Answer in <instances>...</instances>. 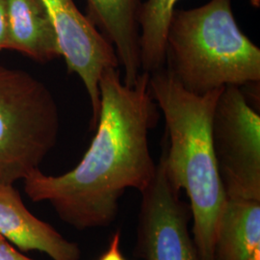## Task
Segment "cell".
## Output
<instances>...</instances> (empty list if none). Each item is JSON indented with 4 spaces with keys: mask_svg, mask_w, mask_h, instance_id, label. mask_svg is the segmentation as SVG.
I'll return each mask as SVG.
<instances>
[{
    "mask_svg": "<svg viewBox=\"0 0 260 260\" xmlns=\"http://www.w3.org/2000/svg\"><path fill=\"white\" fill-rule=\"evenodd\" d=\"M149 86L163 112L168 179L190 200L193 240L201 260L214 259L216 233L226 203L212 139V121L223 88L204 94L187 91L164 67L149 74Z\"/></svg>",
    "mask_w": 260,
    "mask_h": 260,
    "instance_id": "cell-2",
    "label": "cell"
},
{
    "mask_svg": "<svg viewBox=\"0 0 260 260\" xmlns=\"http://www.w3.org/2000/svg\"><path fill=\"white\" fill-rule=\"evenodd\" d=\"M166 45L165 68L191 93L259 83V47L240 30L232 0L175 10Z\"/></svg>",
    "mask_w": 260,
    "mask_h": 260,
    "instance_id": "cell-3",
    "label": "cell"
},
{
    "mask_svg": "<svg viewBox=\"0 0 260 260\" xmlns=\"http://www.w3.org/2000/svg\"><path fill=\"white\" fill-rule=\"evenodd\" d=\"M59 111L47 85L0 65V183L24 180L55 147Z\"/></svg>",
    "mask_w": 260,
    "mask_h": 260,
    "instance_id": "cell-4",
    "label": "cell"
},
{
    "mask_svg": "<svg viewBox=\"0 0 260 260\" xmlns=\"http://www.w3.org/2000/svg\"><path fill=\"white\" fill-rule=\"evenodd\" d=\"M9 48V27L5 0H0V51Z\"/></svg>",
    "mask_w": 260,
    "mask_h": 260,
    "instance_id": "cell-14",
    "label": "cell"
},
{
    "mask_svg": "<svg viewBox=\"0 0 260 260\" xmlns=\"http://www.w3.org/2000/svg\"><path fill=\"white\" fill-rule=\"evenodd\" d=\"M98 260H126L121 251V232L113 234L108 248Z\"/></svg>",
    "mask_w": 260,
    "mask_h": 260,
    "instance_id": "cell-13",
    "label": "cell"
},
{
    "mask_svg": "<svg viewBox=\"0 0 260 260\" xmlns=\"http://www.w3.org/2000/svg\"><path fill=\"white\" fill-rule=\"evenodd\" d=\"M87 18L111 44L123 69L122 82L134 86L142 73L138 24L140 0H86Z\"/></svg>",
    "mask_w": 260,
    "mask_h": 260,
    "instance_id": "cell-9",
    "label": "cell"
},
{
    "mask_svg": "<svg viewBox=\"0 0 260 260\" xmlns=\"http://www.w3.org/2000/svg\"><path fill=\"white\" fill-rule=\"evenodd\" d=\"M251 1V4L255 7V8H258L260 6V0H250Z\"/></svg>",
    "mask_w": 260,
    "mask_h": 260,
    "instance_id": "cell-16",
    "label": "cell"
},
{
    "mask_svg": "<svg viewBox=\"0 0 260 260\" xmlns=\"http://www.w3.org/2000/svg\"><path fill=\"white\" fill-rule=\"evenodd\" d=\"M101 110L95 134L81 161L70 172L47 176L40 169L26 177L24 191L33 202H48L59 218L78 231L111 224L127 189L142 192L155 175L149 130L159 120L149 74L134 86L121 80L119 68L100 79Z\"/></svg>",
    "mask_w": 260,
    "mask_h": 260,
    "instance_id": "cell-1",
    "label": "cell"
},
{
    "mask_svg": "<svg viewBox=\"0 0 260 260\" xmlns=\"http://www.w3.org/2000/svg\"><path fill=\"white\" fill-rule=\"evenodd\" d=\"M135 254L143 260H201L188 223L190 208L168 179L161 154L142 192Z\"/></svg>",
    "mask_w": 260,
    "mask_h": 260,
    "instance_id": "cell-6",
    "label": "cell"
},
{
    "mask_svg": "<svg viewBox=\"0 0 260 260\" xmlns=\"http://www.w3.org/2000/svg\"><path fill=\"white\" fill-rule=\"evenodd\" d=\"M0 235L21 251H41L52 260L81 259L78 244L31 213L12 184L0 183Z\"/></svg>",
    "mask_w": 260,
    "mask_h": 260,
    "instance_id": "cell-8",
    "label": "cell"
},
{
    "mask_svg": "<svg viewBox=\"0 0 260 260\" xmlns=\"http://www.w3.org/2000/svg\"><path fill=\"white\" fill-rule=\"evenodd\" d=\"M215 260H260V201L228 197L216 233Z\"/></svg>",
    "mask_w": 260,
    "mask_h": 260,
    "instance_id": "cell-11",
    "label": "cell"
},
{
    "mask_svg": "<svg viewBox=\"0 0 260 260\" xmlns=\"http://www.w3.org/2000/svg\"><path fill=\"white\" fill-rule=\"evenodd\" d=\"M55 30L60 55L70 74L82 80L91 101V127L101 110L100 79L107 68H119L115 49L92 21L77 9L74 0H42Z\"/></svg>",
    "mask_w": 260,
    "mask_h": 260,
    "instance_id": "cell-7",
    "label": "cell"
},
{
    "mask_svg": "<svg viewBox=\"0 0 260 260\" xmlns=\"http://www.w3.org/2000/svg\"><path fill=\"white\" fill-rule=\"evenodd\" d=\"M178 0H147L138 13L140 64L151 74L166 66L168 28Z\"/></svg>",
    "mask_w": 260,
    "mask_h": 260,
    "instance_id": "cell-12",
    "label": "cell"
},
{
    "mask_svg": "<svg viewBox=\"0 0 260 260\" xmlns=\"http://www.w3.org/2000/svg\"><path fill=\"white\" fill-rule=\"evenodd\" d=\"M0 260H34L29 258L23 253L10 245L4 237L0 235Z\"/></svg>",
    "mask_w": 260,
    "mask_h": 260,
    "instance_id": "cell-15",
    "label": "cell"
},
{
    "mask_svg": "<svg viewBox=\"0 0 260 260\" xmlns=\"http://www.w3.org/2000/svg\"><path fill=\"white\" fill-rule=\"evenodd\" d=\"M212 139L226 197L260 201V116L240 87L223 88L214 111Z\"/></svg>",
    "mask_w": 260,
    "mask_h": 260,
    "instance_id": "cell-5",
    "label": "cell"
},
{
    "mask_svg": "<svg viewBox=\"0 0 260 260\" xmlns=\"http://www.w3.org/2000/svg\"><path fill=\"white\" fill-rule=\"evenodd\" d=\"M9 50L47 63L60 57L55 30L42 0H5Z\"/></svg>",
    "mask_w": 260,
    "mask_h": 260,
    "instance_id": "cell-10",
    "label": "cell"
}]
</instances>
